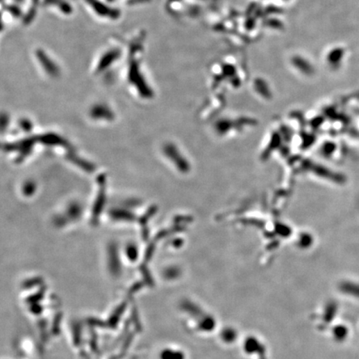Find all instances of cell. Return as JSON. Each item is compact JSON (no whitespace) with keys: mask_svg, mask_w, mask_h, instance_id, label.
I'll use <instances>...</instances> for the list:
<instances>
[{"mask_svg":"<svg viewBox=\"0 0 359 359\" xmlns=\"http://www.w3.org/2000/svg\"><path fill=\"white\" fill-rule=\"evenodd\" d=\"M344 55V50L342 48H336L333 49L331 53H328L327 59L329 65L333 67L339 66L340 63L343 59Z\"/></svg>","mask_w":359,"mask_h":359,"instance_id":"obj_1","label":"cell"},{"mask_svg":"<svg viewBox=\"0 0 359 359\" xmlns=\"http://www.w3.org/2000/svg\"><path fill=\"white\" fill-rule=\"evenodd\" d=\"M294 62L295 66H297L299 69H301L303 74H311L312 72H314V69H312L310 63L302 58H295Z\"/></svg>","mask_w":359,"mask_h":359,"instance_id":"obj_2","label":"cell"}]
</instances>
